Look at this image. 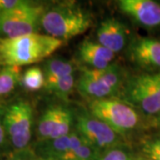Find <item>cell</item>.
Masks as SVG:
<instances>
[{
	"label": "cell",
	"mask_w": 160,
	"mask_h": 160,
	"mask_svg": "<svg viewBox=\"0 0 160 160\" xmlns=\"http://www.w3.org/2000/svg\"><path fill=\"white\" fill-rule=\"evenodd\" d=\"M0 69V99L6 97L22 82V68L15 66H1Z\"/></svg>",
	"instance_id": "obj_16"
},
{
	"label": "cell",
	"mask_w": 160,
	"mask_h": 160,
	"mask_svg": "<svg viewBox=\"0 0 160 160\" xmlns=\"http://www.w3.org/2000/svg\"><path fill=\"white\" fill-rule=\"evenodd\" d=\"M142 151L149 160H160V137L146 142L143 144Z\"/></svg>",
	"instance_id": "obj_20"
},
{
	"label": "cell",
	"mask_w": 160,
	"mask_h": 160,
	"mask_svg": "<svg viewBox=\"0 0 160 160\" xmlns=\"http://www.w3.org/2000/svg\"><path fill=\"white\" fill-rule=\"evenodd\" d=\"M9 160H32V159H31V158L29 157V155L26 152V150H24V151H20V152H17L16 154H14L12 157H11Z\"/></svg>",
	"instance_id": "obj_22"
},
{
	"label": "cell",
	"mask_w": 160,
	"mask_h": 160,
	"mask_svg": "<svg viewBox=\"0 0 160 160\" xmlns=\"http://www.w3.org/2000/svg\"><path fill=\"white\" fill-rule=\"evenodd\" d=\"M123 101L147 115L160 114V71L136 75L125 82Z\"/></svg>",
	"instance_id": "obj_4"
},
{
	"label": "cell",
	"mask_w": 160,
	"mask_h": 160,
	"mask_svg": "<svg viewBox=\"0 0 160 160\" xmlns=\"http://www.w3.org/2000/svg\"><path fill=\"white\" fill-rule=\"evenodd\" d=\"M62 45V40L39 33L0 38L1 66L22 68L34 64L49 57Z\"/></svg>",
	"instance_id": "obj_1"
},
{
	"label": "cell",
	"mask_w": 160,
	"mask_h": 160,
	"mask_svg": "<svg viewBox=\"0 0 160 160\" xmlns=\"http://www.w3.org/2000/svg\"><path fill=\"white\" fill-rule=\"evenodd\" d=\"M128 56L132 62L146 69H160V40L136 37L128 46Z\"/></svg>",
	"instance_id": "obj_12"
},
{
	"label": "cell",
	"mask_w": 160,
	"mask_h": 160,
	"mask_svg": "<svg viewBox=\"0 0 160 160\" xmlns=\"http://www.w3.org/2000/svg\"><path fill=\"white\" fill-rule=\"evenodd\" d=\"M40 158L54 160H99L101 155L74 131L51 141L40 142Z\"/></svg>",
	"instance_id": "obj_9"
},
{
	"label": "cell",
	"mask_w": 160,
	"mask_h": 160,
	"mask_svg": "<svg viewBox=\"0 0 160 160\" xmlns=\"http://www.w3.org/2000/svg\"><path fill=\"white\" fill-rule=\"evenodd\" d=\"M119 10L146 28L160 26V3L154 0H120Z\"/></svg>",
	"instance_id": "obj_11"
},
{
	"label": "cell",
	"mask_w": 160,
	"mask_h": 160,
	"mask_svg": "<svg viewBox=\"0 0 160 160\" xmlns=\"http://www.w3.org/2000/svg\"><path fill=\"white\" fill-rule=\"evenodd\" d=\"M75 85V75H69L57 79L46 81L45 89L58 97L65 99L70 94Z\"/></svg>",
	"instance_id": "obj_17"
},
{
	"label": "cell",
	"mask_w": 160,
	"mask_h": 160,
	"mask_svg": "<svg viewBox=\"0 0 160 160\" xmlns=\"http://www.w3.org/2000/svg\"><path fill=\"white\" fill-rule=\"evenodd\" d=\"M0 66H1V62H0Z\"/></svg>",
	"instance_id": "obj_25"
},
{
	"label": "cell",
	"mask_w": 160,
	"mask_h": 160,
	"mask_svg": "<svg viewBox=\"0 0 160 160\" xmlns=\"http://www.w3.org/2000/svg\"><path fill=\"white\" fill-rule=\"evenodd\" d=\"M43 71L46 81H50L69 75H74L75 66L71 62L62 58H51L46 61Z\"/></svg>",
	"instance_id": "obj_15"
},
{
	"label": "cell",
	"mask_w": 160,
	"mask_h": 160,
	"mask_svg": "<svg viewBox=\"0 0 160 160\" xmlns=\"http://www.w3.org/2000/svg\"><path fill=\"white\" fill-rule=\"evenodd\" d=\"M97 42L114 52H119L126 46L127 29L124 23L114 17L106 18L96 30Z\"/></svg>",
	"instance_id": "obj_13"
},
{
	"label": "cell",
	"mask_w": 160,
	"mask_h": 160,
	"mask_svg": "<svg viewBox=\"0 0 160 160\" xmlns=\"http://www.w3.org/2000/svg\"><path fill=\"white\" fill-rule=\"evenodd\" d=\"M99 160H135L132 154L121 144L106 150L101 155Z\"/></svg>",
	"instance_id": "obj_19"
},
{
	"label": "cell",
	"mask_w": 160,
	"mask_h": 160,
	"mask_svg": "<svg viewBox=\"0 0 160 160\" xmlns=\"http://www.w3.org/2000/svg\"><path fill=\"white\" fill-rule=\"evenodd\" d=\"M74 130L100 154L121 144V135L86 110L75 112Z\"/></svg>",
	"instance_id": "obj_8"
},
{
	"label": "cell",
	"mask_w": 160,
	"mask_h": 160,
	"mask_svg": "<svg viewBox=\"0 0 160 160\" xmlns=\"http://www.w3.org/2000/svg\"><path fill=\"white\" fill-rule=\"evenodd\" d=\"M4 125L12 148L16 152L26 150L32 137L33 109L30 103L19 99L5 106Z\"/></svg>",
	"instance_id": "obj_6"
},
{
	"label": "cell",
	"mask_w": 160,
	"mask_h": 160,
	"mask_svg": "<svg viewBox=\"0 0 160 160\" xmlns=\"http://www.w3.org/2000/svg\"><path fill=\"white\" fill-rule=\"evenodd\" d=\"M75 111L64 105H52L41 115L38 123L40 142L63 137L74 131Z\"/></svg>",
	"instance_id": "obj_10"
},
{
	"label": "cell",
	"mask_w": 160,
	"mask_h": 160,
	"mask_svg": "<svg viewBox=\"0 0 160 160\" xmlns=\"http://www.w3.org/2000/svg\"><path fill=\"white\" fill-rule=\"evenodd\" d=\"M125 85V75L118 64L112 63L102 69L85 68L77 83V88L86 98L101 100L117 95Z\"/></svg>",
	"instance_id": "obj_3"
},
{
	"label": "cell",
	"mask_w": 160,
	"mask_h": 160,
	"mask_svg": "<svg viewBox=\"0 0 160 160\" xmlns=\"http://www.w3.org/2000/svg\"><path fill=\"white\" fill-rule=\"evenodd\" d=\"M23 87L30 92L38 91L45 87L46 78L43 69L38 66H31L22 73V82Z\"/></svg>",
	"instance_id": "obj_18"
},
{
	"label": "cell",
	"mask_w": 160,
	"mask_h": 160,
	"mask_svg": "<svg viewBox=\"0 0 160 160\" xmlns=\"http://www.w3.org/2000/svg\"><path fill=\"white\" fill-rule=\"evenodd\" d=\"M38 160H54V159H51V158H39Z\"/></svg>",
	"instance_id": "obj_23"
},
{
	"label": "cell",
	"mask_w": 160,
	"mask_h": 160,
	"mask_svg": "<svg viewBox=\"0 0 160 160\" xmlns=\"http://www.w3.org/2000/svg\"><path fill=\"white\" fill-rule=\"evenodd\" d=\"M45 11L46 9L42 5L25 1L18 7L0 13L1 38L38 33Z\"/></svg>",
	"instance_id": "obj_7"
},
{
	"label": "cell",
	"mask_w": 160,
	"mask_h": 160,
	"mask_svg": "<svg viewBox=\"0 0 160 160\" xmlns=\"http://www.w3.org/2000/svg\"><path fill=\"white\" fill-rule=\"evenodd\" d=\"M79 60L90 69H102L109 67L115 60L116 54L97 41L85 39L80 43L78 50Z\"/></svg>",
	"instance_id": "obj_14"
},
{
	"label": "cell",
	"mask_w": 160,
	"mask_h": 160,
	"mask_svg": "<svg viewBox=\"0 0 160 160\" xmlns=\"http://www.w3.org/2000/svg\"><path fill=\"white\" fill-rule=\"evenodd\" d=\"M88 111L121 136L134 130L140 123L136 109L118 98L90 101Z\"/></svg>",
	"instance_id": "obj_5"
},
{
	"label": "cell",
	"mask_w": 160,
	"mask_h": 160,
	"mask_svg": "<svg viewBox=\"0 0 160 160\" xmlns=\"http://www.w3.org/2000/svg\"><path fill=\"white\" fill-rule=\"evenodd\" d=\"M92 23L88 12L70 3L52 6L44 12L41 18V27L46 34L62 41L84 34Z\"/></svg>",
	"instance_id": "obj_2"
},
{
	"label": "cell",
	"mask_w": 160,
	"mask_h": 160,
	"mask_svg": "<svg viewBox=\"0 0 160 160\" xmlns=\"http://www.w3.org/2000/svg\"><path fill=\"white\" fill-rule=\"evenodd\" d=\"M158 120H159V122H160V114L158 115Z\"/></svg>",
	"instance_id": "obj_24"
},
{
	"label": "cell",
	"mask_w": 160,
	"mask_h": 160,
	"mask_svg": "<svg viewBox=\"0 0 160 160\" xmlns=\"http://www.w3.org/2000/svg\"><path fill=\"white\" fill-rule=\"evenodd\" d=\"M4 112H5V106H3L0 103V153L6 151L10 146V143L6 135L5 125H4Z\"/></svg>",
	"instance_id": "obj_21"
}]
</instances>
